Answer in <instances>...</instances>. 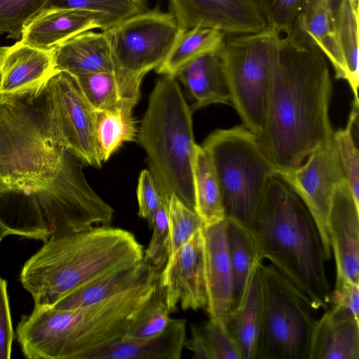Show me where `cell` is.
Listing matches in <instances>:
<instances>
[{
  "label": "cell",
  "mask_w": 359,
  "mask_h": 359,
  "mask_svg": "<svg viewBox=\"0 0 359 359\" xmlns=\"http://www.w3.org/2000/svg\"><path fill=\"white\" fill-rule=\"evenodd\" d=\"M137 133L133 112H97L96 134L102 162L124 142L134 141Z\"/></svg>",
  "instance_id": "31"
},
{
  "label": "cell",
  "mask_w": 359,
  "mask_h": 359,
  "mask_svg": "<svg viewBox=\"0 0 359 359\" xmlns=\"http://www.w3.org/2000/svg\"><path fill=\"white\" fill-rule=\"evenodd\" d=\"M358 7L359 0H342L334 13V32L344 63L346 78L358 105Z\"/></svg>",
  "instance_id": "29"
},
{
  "label": "cell",
  "mask_w": 359,
  "mask_h": 359,
  "mask_svg": "<svg viewBox=\"0 0 359 359\" xmlns=\"http://www.w3.org/2000/svg\"><path fill=\"white\" fill-rule=\"evenodd\" d=\"M170 313L158 276L152 294L130 322L124 337L138 339L160 333L167 326Z\"/></svg>",
  "instance_id": "33"
},
{
  "label": "cell",
  "mask_w": 359,
  "mask_h": 359,
  "mask_svg": "<svg viewBox=\"0 0 359 359\" xmlns=\"http://www.w3.org/2000/svg\"><path fill=\"white\" fill-rule=\"evenodd\" d=\"M331 90L325 56L307 34L294 27L281 39L258 137L278 171L299 166L333 136L329 118Z\"/></svg>",
  "instance_id": "1"
},
{
  "label": "cell",
  "mask_w": 359,
  "mask_h": 359,
  "mask_svg": "<svg viewBox=\"0 0 359 359\" xmlns=\"http://www.w3.org/2000/svg\"><path fill=\"white\" fill-rule=\"evenodd\" d=\"M154 271L156 270L142 260L79 288L50 308L69 310L101 302L139 284Z\"/></svg>",
  "instance_id": "24"
},
{
  "label": "cell",
  "mask_w": 359,
  "mask_h": 359,
  "mask_svg": "<svg viewBox=\"0 0 359 359\" xmlns=\"http://www.w3.org/2000/svg\"><path fill=\"white\" fill-rule=\"evenodd\" d=\"M225 36L219 29L205 27L180 30L166 58L156 69V73L175 76L178 71L191 61L219 50Z\"/></svg>",
  "instance_id": "27"
},
{
  "label": "cell",
  "mask_w": 359,
  "mask_h": 359,
  "mask_svg": "<svg viewBox=\"0 0 359 359\" xmlns=\"http://www.w3.org/2000/svg\"><path fill=\"white\" fill-rule=\"evenodd\" d=\"M266 27L289 34L295 27L306 0H254Z\"/></svg>",
  "instance_id": "37"
},
{
  "label": "cell",
  "mask_w": 359,
  "mask_h": 359,
  "mask_svg": "<svg viewBox=\"0 0 359 359\" xmlns=\"http://www.w3.org/2000/svg\"><path fill=\"white\" fill-rule=\"evenodd\" d=\"M330 303L347 309L359 320V282L335 283L334 289L330 292Z\"/></svg>",
  "instance_id": "42"
},
{
  "label": "cell",
  "mask_w": 359,
  "mask_h": 359,
  "mask_svg": "<svg viewBox=\"0 0 359 359\" xmlns=\"http://www.w3.org/2000/svg\"><path fill=\"white\" fill-rule=\"evenodd\" d=\"M307 158L295 168L278 171L277 176L297 194L311 213L328 261L332 254L329 213L335 189L346 180L345 173L333 136L315 148Z\"/></svg>",
  "instance_id": "11"
},
{
  "label": "cell",
  "mask_w": 359,
  "mask_h": 359,
  "mask_svg": "<svg viewBox=\"0 0 359 359\" xmlns=\"http://www.w3.org/2000/svg\"><path fill=\"white\" fill-rule=\"evenodd\" d=\"M111 27L108 17L101 13L78 9H57L43 11L25 28L20 41L30 46L52 50L56 46L81 32Z\"/></svg>",
  "instance_id": "18"
},
{
  "label": "cell",
  "mask_w": 359,
  "mask_h": 359,
  "mask_svg": "<svg viewBox=\"0 0 359 359\" xmlns=\"http://www.w3.org/2000/svg\"><path fill=\"white\" fill-rule=\"evenodd\" d=\"M168 214L169 261L203 224L197 213L174 195L168 200Z\"/></svg>",
  "instance_id": "34"
},
{
  "label": "cell",
  "mask_w": 359,
  "mask_h": 359,
  "mask_svg": "<svg viewBox=\"0 0 359 359\" xmlns=\"http://www.w3.org/2000/svg\"><path fill=\"white\" fill-rule=\"evenodd\" d=\"M55 73L52 50L18 41L0 47V95H12L42 88Z\"/></svg>",
  "instance_id": "17"
},
{
  "label": "cell",
  "mask_w": 359,
  "mask_h": 359,
  "mask_svg": "<svg viewBox=\"0 0 359 359\" xmlns=\"http://www.w3.org/2000/svg\"><path fill=\"white\" fill-rule=\"evenodd\" d=\"M203 228L194 233L158 273L170 313L176 311L178 305L184 311L206 307Z\"/></svg>",
  "instance_id": "13"
},
{
  "label": "cell",
  "mask_w": 359,
  "mask_h": 359,
  "mask_svg": "<svg viewBox=\"0 0 359 359\" xmlns=\"http://www.w3.org/2000/svg\"><path fill=\"white\" fill-rule=\"evenodd\" d=\"M200 328L211 359H241L226 320L210 318Z\"/></svg>",
  "instance_id": "39"
},
{
  "label": "cell",
  "mask_w": 359,
  "mask_h": 359,
  "mask_svg": "<svg viewBox=\"0 0 359 359\" xmlns=\"http://www.w3.org/2000/svg\"><path fill=\"white\" fill-rule=\"evenodd\" d=\"M186 320L171 319L160 333L144 338L114 341L86 359H180L186 340Z\"/></svg>",
  "instance_id": "21"
},
{
  "label": "cell",
  "mask_w": 359,
  "mask_h": 359,
  "mask_svg": "<svg viewBox=\"0 0 359 359\" xmlns=\"http://www.w3.org/2000/svg\"><path fill=\"white\" fill-rule=\"evenodd\" d=\"M144 248L126 229L98 225L52 235L24 264L22 287L36 307H53L74 291L143 260Z\"/></svg>",
  "instance_id": "2"
},
{
  "label": "cell",
  "mask_w": 359,
  "mask_h": 359,
  "mask_svg": "<svg viewBox=\"0 0 359 359\" xmlns=\"http://www.w3.org/2000/svg\"><path fill=\"white\" fill-rule=\"evenodd\" d=\"M216 176L227 219L252 228L278 168L258 136L244 126L218 129L201 145Z\"/></svg>",
  "instance_id": "7"
},
{
  "label": "cell",
  "mask_w": 359,
  "mask_h": 359,
  "mask_svg": "<svg viewBox=\"0 0 359 359\" xmlns=\"http://www.w3.org/2000/svg\"><path fill=\"white\" fill-rule=\"evenodd\" d=\"M168 5L180 30L205 27L235 35L266 28L254 0H168Z\"/></svg>",
  "instance_id": "14"
},
{
  "label": "cell",
  "mask_w": 359,
  "mask_h": 359,
  "mask_svg": "<svg viewBox=\"0 0 359 359\" xmlns=\"http://www.w3.org/2000/svg\"><path fill=\"white\" fill-rule=\"evenodd\" d=\"M328 233L336 283L359 282V202L346 180L337 184L330 210Z\"/></svg>",
  "instance_id": "15"
},
{
  "label": "cell",
  "mask_w": 359,
  "mask_h": 359,
  "mask_svg": "<svg viewBox=\"0 0 359 359\" xmlns=\"http://www.w3.org/2000/svg\"><path fill=\"white\" fill-rule=\"evenodd\" d=\"M309 359H359V320L333 304L316 320Z\"/></svg>",
  "instance_id": "19"
},
{
  "label": "cell",
  "mask_w": 359,
  "mask_h": 359,
  "mask_svg": "<svg viewBox=\"0 0 359 359\" xmlns=\"http://www.w3.org/2000/svg\"><path fill=\"white\" fill-rule=\"evenodd\" d=\"M137 139L164 198L168 201L174 195L194 210L193 165L198 144L191 109L175 76L161 75L156 81Z\"/></svg>",
  "instance_id": "6"
},
{
  "label": "cell",
  "mask_w": 359,
  "mask_h": 359,
  "mask_svg": "<svg viewBox=\"0 0 359 359\" xmlns=\"http://www.w3.org/2000/svg\"><path fill=\"white\" fill-rule=\"evenodd\" d=\"M7 236H8V233L0 227V243H1L2 240Z\"/></svg>",
  "instance_id": "45"
},
{
  "label": "cell",
  "mask_w": 359,
  "mask_h": 359,
  "mask_svg": "<svg viewBox=\"0 0 359 359\" xmlns=\"http://www.w3.org/2000/svg\"><path fill=\"white\" fill-rule=\"evenodd\" d=\"M46 0H0V35L20 39L26 26L41 12Z\"/></svg>",
  "instance_id": "35"
},
{
  "label": "cell",
  "mask_w": 359,
  "mask_h": 359,
  "mask_svg": "<svg viewBox=\"0 0 359 359\" xmlns=\"http://www.w3.org/2000/svg\"><path fill=\"white\" fill-rule=\"evenodd\" d=\"M191 337L185 340L184 347L194 353V358L211 359L200 327L191 325Z\"/></svg>",
  "instance_id": "43"
},
{
  "label": "cell",
  "mask_w": 359,
  "mask_h": 359,
  "mask_svg": "<svg viewBox=\"0 0 359 359\" xmlns=\"http://www.w3.org/2000/svg\"><path fill=\"white\" fill-rule=\"evenodd\" d=\"M259 262L252 270L243 298L226 318L241 359H256L262 313Z\"/></svg>",
  "instance_id": "23"
},
{
  "label": "cell",
  "mask_w": 359,
  "mask_h": 359,
  "mask_svg": "<svg viewBox=\"0 0 359 359\" xmlns=\"http://www.w3.org/2000/svg\"><path fill=\"white\" fill-rule=\"evenodd\" d=\"M358 114V105L353 104V109L346 126L334 132L333 137L344 170L346 180L355 200L359 202L358 149L353 135V128Z\"/></svg>",
  "instance_id": "36"
},
{
  "label": "cell",
  "mask_w": 359,
  "mask_h": 359,
  "mask_svg": "<svg viewBox=\"0 0 359 359\" xmlns=\"http://www.w3.org/2000/svg\"><path fill=\"white\" fill-rule=\"evenodd\" d=\"M262 322L256 359H309L311 307L271 264H259Z\"/></svg>",
  "instance_id": "10"
},
{
  "label": "cell",
  "mask_w": 359,
  "mask_h": 359,
  "mask_svg": "<svg viewBox=\"0 0 359 359\" xmlns=\"http://www.w3.org/2000/svg\"><path fill=\"white\" fill-rule=\"evenodd\" d=\"M14 338L7 281L0 277V359H10Z\"/></svg>",
  "instance_id": "41"
},
{
  "label": "cell",
  "mask_w": 359,
  "mask_h": 359,
  "mask_svg": "<svg viewBox=\"0 0 359 359\" xmlns=\"http://www.w3.org/2000/svg\"><path fill=\"white\" fill-rule=\"evenodd\" d=\"M251 229L260 260L270 262L313 310L327 309V259L318 229L302 201L279 177L270 180Z\"/></svg>",
  "instance_id": "4"
},
{
  "label": "cell",
  "mask_w": 359,
  "mask_h": 359,
  "mask_svg": "<svg viewBox=\"0 0 359 359\" xmlns=\"http://www.w3.org/2000/svg\"><path fill=\"white\" fill-rule=\"evenodd\" d=\"M341 1H342V0H330V6L331 11L333 13V15H334V12L336 11V10L339 6Z\"/></svg>",
  "instance_id": "44"
},
{
  "label": "cell",
  "mask_w": 359,
  "mask_h": 359,
  "mask_svg": "<svg viewBox=\"0 0 359 359\" xmlns=\"http://www.w3.org/2000/svg\"><path fill=\"white\" fill-rule=\"evenodd\" d=\"M175 77L194 100V109L212 104L231 105L230 92L219 50L191 61Z\"/></svg>",
  "instance_id": "22"
},
{
  "label": "cell",
  "mask_w": 359,
  "mask_h": 359,
  "mask_svg": "<svg viewBox=\"0 0 359 359\" xmlns=\"http://www.w3.org/2000/svg\"><path fill=\"white\" fill-rule=\"evenodd\" d=\"M74 77L86 99L95 111L133 112V108L123 97L114 72H96Z\"/></svg>",
  "instance_id": "30"
},
{
  "label": "cell",
  "mask_w": 359,
  "mask_h": 359,
  "mask_svg": "<svg viewBox=\"0 0 359 359\" xmlns=\"http://www.w3.org/2000/svg\"><path fill=\"white\" fill-rule=\"evenodd\" d=\"M57 9L101 13L108 17L113 27L149 8L147 0H46L40 13Z\"/></svg>",
  "instance_id": "32"
},
{
  "label": "cell",
  "mask_w": 359,
  "mask_h": 359,
  "mask_svg": "<svg viewBox=\"0 0 359 359\" xmlns=\"http://www.w3.org/2000/svg\"><path fill=\"white\" fill-rule=\"evenodd\" d=\"M194 210L203 226L226 218L219 187L211 163L202 149L197 145L193 165Z\"/></svg>",
  "instance_id": "28"
},
{
  "label": "cell",
  "mask_w": 359,
  "mask_h": 359,
  "mask_svg": "<svg viewBox=\"0 0 359 359\" xmlns=\"http://www.w3.org/2000/svg\"><path fill=\"white\" fill-rule=\"evenodd\" d=\"M104 31L121 94L134 108L143 78L164 61L180 32L177 20L156 4Z\"/></svg>",
  "instance_id": "9"
},
{
  "label": "cell",
  "mask_w": 359,
  "mask_h": 359,
  "mask_svg": "<svg viewBox=\"0 0 359 359\" xmlns=\"http://www.w3.org/2000/svg\"><path fill=\"white\" fill-rule=\"evenodd\" d=\"M168 203H163L156 211L149 224L152 236L144 250L143 260L161 272L169 258Z\"/></svg>",
  "instance_id": "38"
},
{
  "label": "cell",
  "mask_w": 359,
  "mask_h": 359,
  "mask_svg": "<svg viewBox=\"0 0 359 359\" xmlns=\"http://www.w3.org/2000/svg\"><path fill=\"white\" fill-rule=\"evenodd\" d=\"M281 35L269 28L226 35L219 50L230 92L231 105L243 126L258 137L279 59Z\"/></svg>",
  "instance_id": "8"
},
{
  "label": "cell",
  "mask_w": 359,
  "mask_h": 359,
  "mask_svg": "<svg viewBox=\"0 0 359 359\" xmlns=\"http://www.w3.org/2000/svg\"><path fill=\"white\" fill-rule=\"evenodd\" d=\"M138 216L146 219L149 224L158 208L168 203L162 195L156 180L149 170L141 171L137 188Z\"/></svg>",
  "instance_id": "40"
},
{
  "label": "cell",
  "mask_w": 359,
  "mask_h": 359,
  "mask_svg": "<svg viewBox=\"0 0 359 359\" xmlns=\"http://www.w3.org/2000/svg\"><path fill=\"white\" fill-rule=\"evenodd\" d=\"M226 219V243L233 277V310L241 302L252 271L262 261L252 229L235 220Z\"/></svg>",
  "instance_id": "26"
},
{
  "label": "cell",
  "mask_w": 359,
  "mask_h": 359,
  "mask_svg": "<svg viewBox=\"0 0 359 359\" xmlns=\"http://www.w3.org/2000/svg\"><path fill=\"white\" fill-rule=\"evenodd\" d=\"M57 128L65 149L83 163L99 168L102 160L97 142V112L90 105L74 76L55 72L45 85Z\"/></svg>",
  "instance_id": "12"
},
{
  "label": "cell",
  "mask_w": 359,
  "mask_h": 359,
  "mask_svg": "<svg viewBox=\"0 0 359 359\" xmlns=\"http://www.w3.org/2000/svg\"><path fill=\"white\" fill-rule=\"evenodd\" d=\"M226 218L203 226L206 310L210 318L226 320L233 302V277L228 253Z\"/></svg>",
  "instance_id": "16"
},
{
  "label": "cell",
  "mask_w": 359,
  "mask_h": 359,
  "mask_svg": "<svg viewBox=\"0 0 359 359\" xmlns=\"http://www.w3.org/2000/svg\"><path fill=\"white\" fill-rule=\"evenodd\" d=\"M55 72L74 76L114 72L111 45L105 31L88 30L67 39L52 50Z\"/></svg>",
  "instance_id": "20"
},
{
  "label": "cell",
  "mask_w": 359,
  "mask_h": 359,
  "mask_svg": "<svg viewBox=\"0 0 359 359\" xmlns=\"http://www.w3.org/2000/svg\"><path fill=\"white\" fill-rule=\"evenodd\" d=\"M65 149L45 86L0 95V227L27 196L56 176Z\"/></svg>",
  "instance_id": "3"
},
{
  "label": "cell",
  "mask_w": 359,
  "mask_h": 359,
  "mask_svg": "<svg viewBox=\"0 0 359 359\" xmlns=\"http://www.w3.org/2000/svg\"><path fill=\"white\" fill-rule=\"evenodd\" d=\"M159 272L101 302L69 310L35 307L16 329L23 355L29 359H86L124 337L152 294Z\"/></svg>",
  "instance_id": "5"
},
{
  "label": "cell",
  "mask_w": 359,
  "mask_h": 359,
  "mask_svg": "<svg viewBox=\"0 0 359 359\" xmlns=\"http://www.w3.org/2000/svg\"><path fill=\"white\" fill-rule=\"evenodd\" d=\"M295 27L307 34L332 63L335 77L346 80V69L334 32L330 0H306Z\"/></svg>",
  "instance_id": "25"
}]
</instances>
